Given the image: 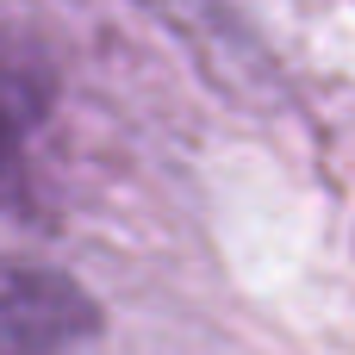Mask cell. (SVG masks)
<instances>
[{
    "instance_id": "cell-1",
    "label": "cell",
    "mask_w": 355,
    "mask_h": 355,
    "mask_svg": "<svg viewBox=\"0 0 355 355\" xmlns=\"http://www.w3.org/2000/svg\"><path fill=\"white\" fill-rule=\"evenodd\" d=\"M100 331V306L62 268L0 262V355H75Z\"/></svg>"
},
{
    "instance_id": "cell-2",
    "label": "cell",
    "mask_w": 355,
    "mask_h": 355,
    "mask_svg": "<svg viewBox=\"0 0 355 355\" xmlns=\"http://www.w3.org/2000/svg\"><path fill=\"white\" fill-rule=\"evenodd\" d=\"M56 106V69L19 31H0V181H12L19 156L31 150L37 125Z\"/></svg>"
}]
</instances>
